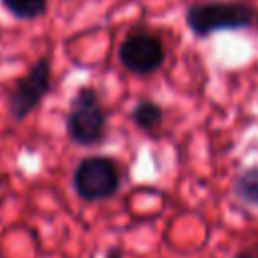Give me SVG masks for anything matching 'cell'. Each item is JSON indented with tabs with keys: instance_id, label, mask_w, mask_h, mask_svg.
<instances>
[{
	"instance_id": "obj_2",
	"label": "cell",
	"mask_w": 258,
	"mask_h": 258,
	"mask_svg": "<svg viewBox=\"0 0 258 258\" xmlns=\"http://www.w3.org/2000/svg\"><path fill=\"white\" fill-rule=\"evenodd\" d=\"M105 111L99 93L93 87H81L69 107L67 135L77 145H93L103 139Z\"/></svg>"
},
{
	"instance_id": "obj_7",
	"label": "cell",
	"mask_w": 258,
	"mask_h": 258,
	"mask_svg": "<svg viewBox=\"0 0 258 258\" xmlns=\"http://www.w3.org/2000/svg\"><path fill=\"white\" fill-rule=\"evenodd\" d=\"M131 121L141 129V131H155L163 123V111L157 103L153 101H139L133 111H131Z\"/></svg>"
},
{
	"instance_id": "obj_4",
	"label": "cell",
	"mask_w": 258,
	"mask_h": 258,
	"mask_svg": "<svg viewBox=\"0 0 258 258\" xmlns=\"http://www.w3.org/2000/svg\"><path fill=\"white\" fill-rule=\"evenodd\" d=\"M50 91V60L38 58L8 93V111L14 121H24Z\"/></svg>"
},
{
	"instance_id": "obj_10",
	"label": "cell",
	"mask_w": 258,
	"mask_h": 258,
	"mask_svg": "<svg viewBox=\"0 0 258 258\" xmlns=\"http://www.w3.org/2000/svg\"><path fill=\"white\" fill-rule=\"evenodd\" d=\"M234 258H256V256H254L252 252H248V250H244V252H238V254H236Z\"/></svg>"
},
{
	"instance_id": "obj_8",
	"label": "cell",
	"mask_w": 258,
	"mask_h": 258,
	"mask_svg": "<svg viewBox=\"0 0 258 258\" xmlns=\"http://www.w3.org/2000/svg\"><path fill=\"white\" fill-rule=\"evenodd\" d=\"M2 6L20 20H34L46 12V0H0Z\"/></svg>"
},
{
	"instance_id": "obj_3",
	"label": "cell",
	"mask_w": 258,
	"mask_h": 258,
	"mask_svg": "<svg viewBox=\"0 0 258 258\" xmlns=\"http://www.w3.org/2000/svg\"><path fill=\"white\" fill-rule=\"evenodd\" d=\"M119 183V169L107 157H85L73 173V187L85 202L111 198L113 194H117Z\"/></svg>"
},
{
	"instance_id": "obj_5",
	"label": "cell",
	"mask_w": 258,
	"mask_h": 258,
	"mask_svg": "<svg viewBox=\"0 0 258 258\" xmlns=\"http://www.w3.org/2000/svg\"><path fill=\"white\" fill-rule=\"evenodd\" d=\"M121 64L135 75H149L165 60L163 42L149 32H133L119 46Z\"/></svg>"
},
{
	"instance_id": "obj_6",
	"label": "cell",
	"mask_w": 258,
	"mask_h": 258,
	"mask_svg": "<svg viewBox=\"0 0 258 258\" xmlns=\"http://www.w3.org/2000/svg\"><path fill=\"white\" fill-rule=\"evenodd\" d=\"M232 189L238 200L258 208V165H250V167L242 169L234 177Z\"/></svg>"
},
{
	"instance_id": "obj_1",
	"label": "cell",
	"mask_w": 258,
	"mask_h": 258,
	"mask_svg": "<svg viewBox=\"0 0 258 258\" xmlns=\"http://www.w3.org/2000/svg\"><path fill=\"white\" fill-rule=\"evenodd\" d=\"M256 20V8L244 0H218L191 4L185 10V24L196 36H210L220 30H242Z\"/></svg>"
},
{
	"instance_id": "obj_9",
	"label": "cell",
	"mask_w": 258,
	"mask_h": 258,
	"mask_svg": "<svg viewBox=\"0 0 258 258\" xmlns=\"http://www.w3.org/2000/svg\"><path fill=\"white\" fill-rule=\"evenodd\" d=\"M105 258H123V252H121V248H111Z\"/></svg>"
}]
</instances>
